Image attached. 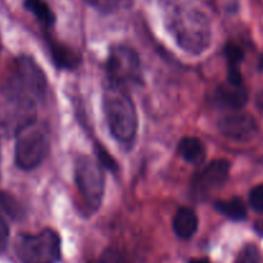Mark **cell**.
I'll return each instance as SVG.
<instances>
[{
  "mask_svg": "<svg viewBox=\"0 0 263 263\" xmlns=\"http://www.w3.org/2000/svg\"><path fill=\"white\" fill-rule=\"evenodd\" d=\"M2 93L6 101L22 111L31 110L37 102L44 100L47 78L32 58L21 55L12 63Z\"/></svg>",
  "mask_w": 263,
  "mask_h": 263,
  "instance_id": "1",
  "label": "cell"
},
{
  "mask_svg": "<svg viewBox=\"0 0 263 263\" xmlns=\"http://www.w3.org/2000/svg\"><path fill=\"white\" fill-rule=\"evenodd\" d=\"M103 111L112 137L123 145H132L137 136L138 116L125 89L110 85L103 93Z\"/></svg>",
  "mask_w": 263,
  "mask_h": 263,
  "instance_id": "2",
  "label": "cell"
},
{
  "mask_svg": "<svg viewBox=\"0 0 263 263\" xmlns=\"http://www.w3.org/2000/svg\"><path fill=\"white\" fill-rule=\"evenodd\" d=\"M169 27L179 47L192 54H200L211 44V25L205 14L197 9L187 7L173 9Z\"/></svg>",
  "mask_w": 263,
  "mask_h": 263,
  "instance_id": "3",
  "label": "cell"
},
{
  "mask_svg": "<svg viewBox=\"0 0 263 263\" xmlns=\"http://www.w3.org/2000/svg\"><path fill=\"white\" fill-rule=\"evenodd\" d=\"M49 153V132L39 121H27L17 130L14 159L18 168L31 171L43 163Z\"/></svg>",
  "mask_w": 263,
  "mask_h": 263,
  "instance_id": "4",
  "label": "cell"
},
{
  "mask_svg": "<svg viewBox=\"0 0 263 263\" xmlns=\"http://www.w3.org/2000/svg\"><path fill=\"white\" fill-rule=\"evenodd\" d=\"M106 71L112 87L125 89L126 87L140 84L142 79L140 55L124 44L112 45L108 53Z\"/></svg>",
  "mask_w": 263,
  "mask_h": 263,
  "instance_id": "5",
  "label": "cell"
},
{
  "mask_svg": "<svg viewBox=\"0 0 263 263\" xmlns=\"http://www.w3.org/2000/svg\"><path fill=\"white\" fill-rule=\"evenodd\" d=\"M16 250L24 263H57L61 258V239L54 230L45 229L35 235H21Z\"/></svg>",
  "mask_w": 263,
  "mask_h": 263,
  "instance_id": "6",
  "label": "cell"
},
{
  "mask_svg": "<svg viewBox=\"0 0 263 263\" xmlns=\"http://www.w3.org/2000/svg\"><path fill=\"white\" fill-rule=\"evenodd\" d=\"M75 181L83 201L89 212H96L102 204L105 176L102 165L88 155H82L75 163Z\"/></svg>",
  "mask_w": 263,
  "mask_h": 263,
  "instance_id": "7",
  "label": "cell"
},
{
  "mask_svg": "<svg viewBox=\"0 0 263 263\" xmlns=\"http://www.w3.org/2000/svg\"><path fill=\"white\" fill-rule=\"evenodd\" d=\"M230 163L227 160H214L197 172L191 182L192 195L197 199H205L217 191L229 178Z\"/></svg>",
  "mask_w": 263,
  "mask_h": 263,
  "instance_id": "8",
  "label": "cell"
},
{
  "mask_svg": "<svg viewBox=\"0 0 263 263\" xmlns=\"http://www.w3.org/2000/svg\"><path fill=\"white\" fill-rule=\"evenodd\" d=\"M221 135L235 142H248L258 133L257 120L250 114L235 112L219 119Z\"/></svg>",
  "mask_w": 263,
  "mask_h": 263,
  "instance_id": "9",
  "label": "cell"
},
{
  "mask_svg": "<svg viewBox=\"0 0 263 263\" xmlns=\"http://www.w3.org/2000/svg\"><path fill=\"white\" fill-rule=\"evenodd\" d=\"M214 98L222 107L239 110L247 103L248 92L244 85H234L227 82L226 84H222L217 88Z\"/></svg>",
  "mask_w": 263,
  "mask_h": 263,
  "instance_id": "10",
  "label": "cell"
},
{
  "mask_svg": "<svg viewBox=\"0 0 263 263\" xmlns=\"http://www.w3.org/2000/svg\"><path fill=\"white\" fill-rule=\"evenodd\" d=\"M199 227V219L190 208L178 209L173 218V230L179 239L187 240L194 236Z\"/></svg>",
  "mask_w": 263,
  "mask_h": 263,
  "instance_id": "11",
  "label": "cell"
},
{
  "mask_svg": "<svg viewBox=\"0 0 263 263\" xmlns=\"http://www.w3.org/2000/svg\"><path fill=\"white\" fill-rule=\"evenodd\" d=\"M178 153L187 163L200 165L205 160V147L196 137H184L178 143Z\"/></svg>",
  "mask_w": 263,
  "mask_h": 263,
  "instance_id": "12",
  "label": "cell"
},
{
  "mask_svg": "<svg viewBox=\"0 0 263 263\" xmlns=\"http://www.w3.org/2000/svg\"><path fill=\"white\" fill-rule=\"evenodd\" d=\"M224 54L227 58L229 65V72H227V82L234 85H242V77L240 72V65L244 60V52L239 45L234 43H229L224 48Z\"/></svg>",
  "mask_w": 263,
  "mask_h": 263,
  "instance_id": "13",
  "label": "cell"
},
{
  "mask_svg": "<svg viewBox=\"0 0 263 263\" xmlns=\"http://www.w3.org/2000/svg\"><path fill=\"white\" fill-rule=\"evenodd\" d=\"M49 52L53 62L61 69H75L80 62V57L77 52L58 42L49 40Z\"/></svg>",
  "mask_w": 263,
  "mask_h": 263,
  "instance_id": "14",
  "label": "cell"
},
{
  "mask_svg": "<svg viewBox=\"0 0 263 263\" xmlns=\"http://www.w3.org/2000/svg\"><path fill=\"white\" fill-rule=\"evenodd\" d=\"M24 4L25 8L31 12L45 29H50L54 25L55 16L45 0H25Z\"/></svg>",
  "mask_w": 263,
  "mask_h": 263,
  "instance_id": "15",
  "label": "cell"
},
{
  "mask_svg": "<svg viewBox=\"0 0 263 263\" xmlns=\"http://www.w3.org/2000/svg\"><path fill=\"white\" fill-rule=\"evenodd\" d=\"M214 206L219 213L234 221H242L247 218V208L240 197H232L230 200H218L214 203Z\"/></svg>",
  "mask_w": 263,
  "mask_h": 263,
  "instance_id": "16",
  "label": "cell"
},
{
  "mask_svg": "<svg viewBox=\"0 0 263 263\" xmlns=\"http://www.w3.org/2000/svg\"><path fill=\"white\" fill-rule=\"evenodd\" d=\"M95 153L98 159V163H100L101 165L105 166V168H107L108 171L111 172L118 171V163H116V160L108 154V151L106 150L101 143H96Z\"/></svg>",
  "mask_w": 263,
  "mask_h": 263,
  "instance_id": "17",
  "label": "cell"
},
{
  "mask_svg": "<svg viewBox=\"0 0 263 263\" xmlns=\"http://www.w3.org/2000/svg\"><path fill=\"white\" fill-rule=\"evenodd\" d=\"M259 250L254 244L245 245L239 253L236 263H259Z\"/></svg>",
  "mask_w": 263,
  "mask_h": 263,
  "instance_id": "18",
  "label": "cell"
},
{
  "mask_svg": "<svg viewBox=\"0 0 263 263\" xmlns=\"http://www.w3.org/2000/svg\"><path fill=\"white\" fill-rule=\"evenodd\" d=\"M249 204L257 213H263V184H258L250 191Z\"/></svg>",
  "mask_w": 263,
  "mask_h": 263,
  "instance_id": "19",
  "label": "cell"
},
{
  "mask_svg": "<svg viewBox=\"0 0 263 263\" xmlns=\"http://www.w3.org/2000/svg\"><path fill=\"white\" fill-rule=\"evenodd\" d=\"M87 2L103 13H111L116 11L120 4V0H87Z\"/></svg>",
  "mask_w": 263,
  "mask_h": 263,
  "instance_id": "20",
  "label": "cell"
},
{
  "mask_svg": "<svg viewBox=\"0 0 263 263\" xmlns=\"http://www.w3.org/2000/svg\"><path fill=\"white\" fill-rule=\"evenodd\" d=\"M9 239V227L7 224L4 217L0 214V253H3L6 250L7 244H8Z\"/></svg>",
  "mask_w": 263,
  "mask_h": 263,
  "instance_id": "21",
  "label": "cell"
},
{
  "mask_svg": "<svg viewBox=\"0 0 263 263\" xmlns=\"http://www.w3.org/2000/svg\"><path fill=\"white\" fill-rule=\"evenodd\" d=\"M100 263H123V260H121L120 254L116 250L108 249L107 252L102 254Z\"/></svg>",
  "mask_w": 263,
  "mask_h": 263,
  "instance_id": "22",
  "label": "cell"
},
{
  "mask_svg": "<svg viewBox=\"0 0 263 263\" xmlns=\"http://www.w3.org/2000/svg\"><path fill=\"white\" fill-rule=\"evenodd\" d=\"M255 107L258 108L260 114H263V90H260L255 97Z\"/></svg>",
  "mask_w": 263,
  "mask_h": 263,
  "instance_id": "23",
  "label": "cell"
},
{
  "mask_svg": "<svg viewBox=\"0 0 263 263\" xmlns=\"http://www.w3.org/2000/svg\"><path fill=\"white\" fill-rule=\"evenodd\" d=\"M190 263H211L209 259L206 258H194V259L190 260Z\"/></svg>",
  "mask_w": 263,
  "mask_h": 263,
  "instance_id": "24",
  "label": "cell"
},
{
  "mask_svg": "<svg viewBox=\"0 0 263 263\" xmlns=\"http://www.w3.org/2000/svg\"><path fill=\"white\" fill-rule=\"evenodd\" d=\"M258 69H259L260 71H263V55H260L259 61H258Z\"/></svg>",
  "mask_w": 263,
  "mask_h": 263,
  "instance_id": "25",
  "label": "cell"
},
{
  "mask_svg": "<svg viewBox=\"0 0 263 263\" xmlns=\"http://www.w3.org/2000/svg\"><path fill=\"white\" fill-rule=\"evenodd\" d=\"M257 230L260 232V234H263V222H260V223H258Z\"/></svg>",
  "mask_w": 263,
  "mask_h": 263,
  "instance_id": "26",
  "label": "cell"
}]
</instances>
